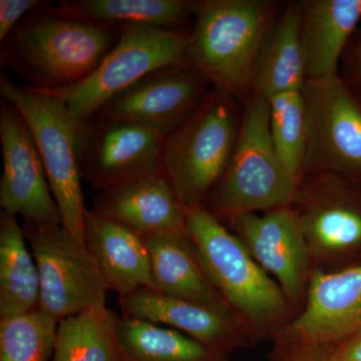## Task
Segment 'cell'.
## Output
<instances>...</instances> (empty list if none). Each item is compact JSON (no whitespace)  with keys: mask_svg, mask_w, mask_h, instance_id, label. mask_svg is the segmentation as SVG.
<instances>
[{"mask_svg":"<svg viewBox=\"0 0 361 361\" xmlns=\"http://www.w3.org/2000/svg\"><path fill=\"white\" fill-rule=\"evenodd\" d=\"M118 37V27L75 18L45 1L0 44V65L32 89H70L99 68Z\"/></svg>","mask_w":361,"mask_h":361,"instance_id":"cell-1","label":"cell"},{"mask_svg":"<svg viewBox=\"0 0 361 361\" xmlns=\"http://www.w3.org/2000/svg\"><path fill=\"white\" fill-rule=\"evenodd\" d=\"M285 7L272 0H198L186 63L242 103L263 47Z\"/></svg>","mask_w":361,"mask_h":361,"instance_id":"cell-2","label":"cell"},{"mask_svg":"<svg viewBox=\"0 0 361 361\" xmlns=\"http://www.w3.org/2000/svg\"><path fill=\"white\" fill-rule=\"evenodd\" d=\"M185 232L214 286L256 338L273 337L290 323L295 308L222 220L205 206L193 207Z\"/></svg>","mask_w":361,"mask_h":361,"instance_id":"cell-3","label":"cell"},{"mask_svg":"<svg viewBox=\"0 0 361 361\" xmlns=\"http://www.w3.org/2000/svg\"><path fill=\"white\" fill-rule=\"evenodd\" d=\"M243 103L213 87L186 122L168 135L161 173L188 209L205 206L229 165L241 127Z\"/></svg>","mask_w":361,"mask_h":361,"instance_id":"cell-4","label":"cell"},{"mask_svg":"<svg viewBox=\"0 0 361 361\" xmlns=\"http://www.w3.org/2000/svg\"><path fill=\"white\" fill-rule=\"evenodd\" d=\"M297 187L273 144L269 101L249 97L243 103L234 153L206 208L220 220L240 214L267 212L290 206Z\"/></svg>","mask_w":361,"mask_h":361,"instance_id":"cell-5","label":"cell"},{"mask_svg":"<svg viewBox=\"0 0 361 361\" xmlns=\"http://www.w3.org/2000/svg\"><path fill=\"white\" fill-rule=\"evenodd\" d=\"M2 99L18 110L35 140L61 225L85 245V206L78 154V125L63 99L13 82L6 71L0 75Z\"/></svg>","mask_w":361,"mask_h":361,"instance_id":"cell-6","label":"cell"},{"mask_svg":"<svg viewBox=\"0 0 361 361\" xmlns=\"http://www.w3.org/2000/svg\"><path fill=\"white\" fill-rule=\"evenodd\" d=\"M118 28L115 47L87 80L70 89L44 92L63 99L78 125L89 122L113 97L149 73L186 63L191 28L167 30L142 25Z\"/></svg>","mask_w":361,"mask_h":361,"instance_id":"cell-7","label":"cell"},{"mask_svg":"<svg viewBox=\"0 0 361 361\" xmlns=\"http://www.w3.org/2000/svg\"><path fill=\"white\" fill-rule=\"evenodd\" d=\"M304 175L326 173L361 184V80L338 73L307 80Z\"/></svg>","mask_w":361,"mask_h":361,"instance_id":"cell-8","label":"cell"},{"mask_svg":"<svg viewBox=\"0 0 361 361\" xmlns=\"http://www.w3.org/2000/svg\"><path fill=\"white\" fill-rule=\"evenodd\" d=\"M23 229L39 268V310L59 322L106 308L110 289L87 246L61 224L25 220Z\"/></svg>","mask_w":361,"mask_h":361,"instance_id":"cell-9","label":"cell"},{"mask_svg":"<svg viewBox=\"0 0 361 361\" xmlns=\"http://www.w3.org/2000/svg\"><path fill=\"white\" fill-rule=\"evenodd\" d=\"M317 269L350 267L361 253V184L341 176H303L290 205Z\"/></svg>","mask_w":361,"mask_h":361,"instance_id":"cell-10","label":"cell"},{"mask_svg":"<svg viewBox=\"0 0 361 361\" xmlns=\"http://www.w3.org/2000/svg\"><path fill=\"white\" fill-rule=\"evenodd\" d=\"M165 139L135 123L92 118L78 130L82 177L101 193L130 180L160 174Z\"/></svg>","mask_w":361,"mask_h":361,"instance_id":"cell-11","label":"cell"},{"mask_svg":"<svg viewBox=\"0 0 361 361\" xmlns=\"http://www.w3.org/2000/svg\"><path fill=\"white\" fill-rule=\"evenodd\" d=\"M212 87L187 63L165 66L116 94L94 118L135 123L167 137L193 115Z\"/></svg>","mask_w":361,"mask_h":361,"instance_id":"cell-12","label":"cell"},{"mask_svg":"<svg viewBox=\"0 0 361 361\" xmlns=\"http://www.w3.org/2000/svg\"><path fill=\"white\" fill-rule=\"evenodd\" d=\"M256 262L274 277L296 312L302 308L314 269L310 252L290 206L225 219Z\"/></svg>","mask_w":361,"mask_h":361,"instance_id":"cell-13","label":"cell"},{"mask_svg":"<svg viewBox=\"0 0 361 361\" xmlns=\"http://www.w3.org/2000/svg\"><path fill=\"white\" fill-rule=\"evenodd\" d=\"M0 142L4 161L1 210L25 220L61 224L35 140L23 116L4 99L0 104Z\"/></svg>","mask_w":361,"mask_h":361,"instance_id":"cell-14","label":"cell"},{"mask_svg":"<svg viewBox=\"0 0 361 361\" xmlns=\"http://www.w3.org/2000/svg\"><path fill=\"white\" fill-rule=\"evenodd\" d=\"M360 330L361 263L336 271L314 268L302 308L273 337L336 343Z\"/></svg>","mask_w":361,"mask_h":361,"instance_id":"cell-15","label":"cell"},{"mask_svg":"<svg viewBox=\"0 0 361 361\" xmlns=\"http://www.w3.org/2000/svg\"><path fill=\"white\" fill-rule=\"evenodd\" d=\"M125 317L161 325L182 332L204 345L230 353L248 348L257 338L238 316L193 302L164 295L154 290H139L120 297Z\"/></svg>","mask_w":361,"mask_h":361,"instance_id":"cell-16","label":"cell"},{"mask_svg":"<svg viewBox=\"0 0 361 361\" xmlns=\"http://www.w3.org/2000/svg\"><path fill=\"white\" fill-rule=\"evenodd\" d=\"M92 211L141 236L185 231L188 215L187 207L163 173L101 192Z\"/></svg>","mask_w":361,"mask_h":361,"instance_id":"cell-17","label":"cell"},{"mask_svg":"<svg viewBox=\"0 0 361 361\" xmlns=\"http://www.w3.org/2000/svg\"><path fill=\"white\" fill-rule=\"evenodd\" d=\"M85 242L109 289L120 297L154 290L151 263L144 237L121 223L87 210Z\"/></svg>","mask_w":361,"mask_h":361,"instance_id":"cell-18","label":"cell"},{"mask_svg":"<svg viewBox=\"0 0 361 361\" xmlns=\"http://www.w3.org/2000/svg\"><path fill=\"white\" fill-rule=\"evenodd\" d=\"M298 9L306 80L336 75L361 23V0H305Z\"/></svg>","mask_w":361,"mask_h":361,"instance_id":"cell-19","label":"cell"},{"mask_svg":"<svg viewBox=\"0 0 361 361\" xmlns=\"http://www.w3.org/2000/svg\"><path fill=\"white\" fill-rule=\"evenodd\" d=\"M142 237L149 252L154 291L237 315L214 286L186 232Z\"/></svg>","mask_w":361,"mask_h":361,"instance_id":"cell-20","label":"cell"},{"mask_svg":"<svg viewBox=\"0 0 361 361\" xmlns=\"http://www.w3.org/2000/svg\"><path fill=\"white\" fill-rule=\"evenodd\" d=\"M305 82L298 2H288L261 52L250 97L269 99L283 92H302Z\"/></svg>","mask_w":361,"mask_h":361,"instance_id":"cell-21","label":"cell"},{"mask_svg":"<svg viewBox=\"0 0 361 361\" xmlns=\"http://www.w3.org/2000/svg\"><path fill=\"white\" fill-rule=\"evenodd\" d=\"M18 216L0 215V318L39 310L40 278Z\"/></svg>","mask_w":361,"mask_h":361,"instance_id":"cell-22","label":"cell"},{"mask_svg":"<svg viewBox=\"0 0 361 361\" xmlns=\"http://www.w3.org/2000/svg\"><path fill=\"white\" fill-rule=\"evenodd\" d=\"M58 6L75 18L114 27L142 25L189 30L193 25L194 1L188 0H65Z\"/></svg>","mask_w":361,"mask_h":361,"instance_id":"cell-23","label":"cell"},{"mask_svg":"<svg viewBox=\"0 0 361 361\" xmlns=\"http://www.w3.org/2000/svg\"><path fill=\"white\" fill-rule=\"evenodd\" d=\"M116 336L121 361H230L182 332L135 318H118Z\"/></svg>","mask_w":361,"mask_h":361,"instance_id":"cell-24","label":"cell"},{"mask_svg":"<svg viewBox=\"0 0 361 361\" xmlns=\"http://www.w3.org/2000/svg\"><path fill=\"white\" fill-rule=\"evenodd\" d=\"M116 320L109 308L61 320L51 361H121Z\"/></svg>","mask_w":361,"mask_h":361,"instance_id":"cell-25","label":"cell"},{"mask_svg":"<svg viewBox=\"0 0 361 361\" xmlns=\"http://www.w3.org/2000/svg\"><path fill=\"white\" fill-rule=\"evenodd\" d=\"M268 101L273 144L285 170L299 185L304 176L307 142L303 92H283Z\"/></svg>","mask_w":361,"mask_h":361,"instance_id":"cell-26","label":"cell"},{"mask_svg":"<svg viewBox=\"0 0 361 361\" xmlns=\"http://www.w3.org/2000/svg\"><path fill=\"white\" fill-rule=\"evenodd\" d=\"M58 325L39 310L0 318V361H49Z\"/></svg>","mask_w":361,"mask_h":361,"instance_id":"cell-27","label":"cell"},{"mask_svg":"<svg viewBox=\"0 0 361 361\" xmlns=\"http://www.w3.org/2000/svg\"><path fill=\"white\" fill-rule=\"evenodd\" d=\"M273 341L269 361H337L332 343L285 336L273 337Z\"/></svg>","mask_w":361,"mask_h":361,"instance_id":"cell-28","label":"cell"},{"mask_svg":"<svg viewBox=\"0 0 361 361\" xmlns=\"http://www.w3.org/2000/svg\"><path fill=\"white\" fill-rule=\"evenodd\" d=\"M42 0H0V44L28 14L42 6Z\"/></svg>","mask_w":361,"mask_h":361,"instance_id":"cell-29","label":"cell"},{"mask_svg":"<svg viewBox=\"0 0 361 361\" xmlns=\"http://www.w3.org/2000/svg\"><path fill=\"white\" fill-rule=\"evenodd\" d=\"M332 345L337 361H361V330Z\"/></svg>","mask_w":361,"mask_h":361,"instance_id":"cell-30","label":"cell"},{"mask_svg":"<svg viewBox=\"0 0 361 361\" xmlns=\"http://www.w3.org/2000/svg\"><path fill=\"white\" fill-rule=\"evenodd\" d=\"M348 73L361 80V23L344 52Z\"/></svg>","mask_w":361,"mask_h":361,"instance_id":"cell-31","label":"cell"}]
</instances>
